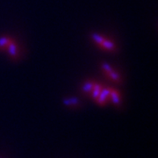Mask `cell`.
Here are the masks:
<instances>
[{
    "mask_svg": "<svg viewBox=\"0 0 158 158\" xmlns=\"http://www.w3.org/2000/svg\"><path fill=\"white\" fill-rule=\"evenodd\" d=\"M110 98V89H102L100 94L97 98V102L99 105H106L108 101V98Z\"/></svg>",
    "mask_w": 158,
    "mask_h": 158,
    "instance_id": "1",
    "label": "cell"
},
{
    "mask_svg": "<svg viewBox=\"0 0 158 158\" xmlns=\"http://www.w3.org/2000/svg\"><path fill=\"white\" fill-rule=\"evenodd\" d=\"M6 48H7V51L9 52L11 58H18V56H19V50H18L17 44L13 40L11 39Z\"/></svg>",
    "mask_w": 158,
    "mask_h": 158,
    "instance_id": "2",
    "label": "cell"
},
{
    "mask_svg": "<svg viewBox=\"0 0 158 158\" xmlns=\"http://www.w3.org/2000/svg\"><path fill=\"white\" fill-rule=\"evenodd\" d=\"M100 47L103 48L104 49H106V50L110 51V52H114V51L116 50V46H115V44L113 43L112 40H110L105 39V40L101 43Z\"/></svg>",
    "mask_w": 158,
    "mask_h": 158,
    "instance_id": "3",
    "label": "cell"
},
{
    "mask_svg": "<svg viewBox=\"0 0 158 158\" xmlns=\"http://www.w3.org/2000/svg\"><path fill=\"white\" fill-rule=\"evenodd\" d=\"M110 98H112V100H113L115 105H118L119 104L120 98H119V94H118V92L117 90L110 89Z\"/></svg>",
    "mask_w": 158,
    "mask_h": 158,
    "instance_id": "4",
    "label": "cell"
},
{
    "mask_svg": "<svg viewBox=\"0 0 158 158\" xmlns=\"http://www.w3.org/2000/svg\"><path fill=\"white\" fill-rule=\"evenodd\" d=\"M101 90H102V87L100 86V85H94L93 88H92V90H91V96H92V98L96 99L98 97V95L100 94Z\"/></svg>",
    "mask_w": 158,
    "mask_h": 158,
    "instance_id": "5",
    "label": "cell"
},
{
    "mask_svg": "<svg viewBox=\"0 0 158 158\" xmlns=\"http://www.w3.org/2000/svg\"><path fill=\"white\" fill-rule=\"evenodd\" d=\"M107 74L108 77L112 79L113 81L116 82V83H120V77H119V75H118L116 71H114V70L112 69V70H110L109 72H107Z\"/></svg>",
    "mask_w": 158,
    "mask_h": 158,
    "instance_id": "6",
    "label": "cell"
},
{
    "mask_svg": "<svg viewBox=\"0 0 158 158\" xmlns=\"http://www.w3.org/2000/svg\"><path fill=\"white\" fill-rule=\"evenodd\" d=\"M11 40V38L8 37H1L0 38V50H3L7 48V46L9 44Z\"/></svg>",
    "mask_w": 158,
    "mask_h": 158,
    "instance_id": "7",
    "label": "cell"
},
{
    "mask_svg": "<svg viewBox=\"0 0 158 158\" xmlns=\"http://www.w3.org/2000/svg\"><path fill=\"white\" fill-rule=\"evenodd\" d=\"M91 37H92V39H93V40L96 42L98 45H101V43L105 40V38L103 37V36H101L100 34H93L92 35H91Z\"/></svg>",
    "mask_w": 158,
    "mask_h": 158,
    "instance_id": "8",
    "label": "cell"
},
{
    "mask_svg": "<svg viewBox=\"0 0 158 158\" xmlns=\"http://www.w3.org/2000/svg\"><path fill=\"white\" fill-rule=\"evenodd\" d=\"M63 103L65 104V105H67V106H77L79 105V101L77 98H70V99H65Z\"/></svg>",
    "mask_w": 158,
    "mask_h": 158,
    "instance_id": "9",
    "label": "cell"
},
{
    "mask_svg": "<svg viewBox=\"0 0 158 158\" xmlns=\"http://www.w3.org/2000/svg\"><path fill=\"white\" fill-rule=\"evenodd\" d=\"M93 86H94V84H93V83L88 82V83H86V84L84 85L83 90H84L85 92H89V91H91L92 88H93Z\"/></svg>",
    "mask_w": 158,
    "mask_h": 158,
    "instance_id": "10",
    "label": "cell"
}]
</instances>
